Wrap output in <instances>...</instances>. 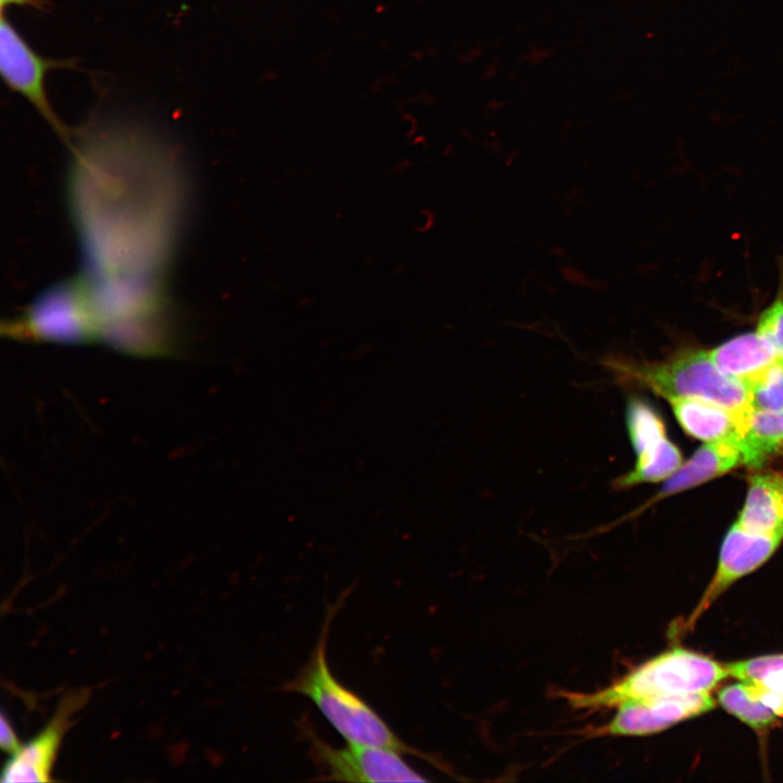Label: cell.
<instances>
[{
  "label": "cell",
  "instance_id": "obj_1",
  "mask_svg": "<svg viewBox=\"0 0 783 783\" xmlns=\"http://www.w3.org/2000/svg\"><path fill=\"white\" fill-rule=\"evenodd\" d=\"M76 139L69 195L84 277L108 296L163 294L184 203L173 149L120 122L85 126Z\"/></svg>",
  "mask_w": 783,
  "mask_h": 783
},
{
  "label": "cell",
  "instance_id": "obj_2",
  "mask_svg": "<svg viewBox=\"0 0 783 783\" xmlns=\"http://www.w3.org/2000/svg\"><path fill=\"white\" fill-rule=\"evenodd\" d=\"M604 365L625 387L645 388L666 400L691 397L716 402L734 412L746 430L755 412L744 385L723 374L706 349L682 348L658 361L610 356Z\"/></svg>",
  "mask_w": 783,
  "mask_h": 783
},
{
  "label": "cell",
  "instance_id": "obj_3",
  "mask_svg": "<svg viewBox=\"0 0 783 783\" xmlns=\"http://www.w3.org/2000/svg\"><path fill=\"white\" fill-rule=\"evenodd\" d=\"M726 678L730 675L725 663L675 646L642 662L608 686L591 693L562 691L559 697L573 710L593 712L614 709L631 700L711 693Z\"/></svg>",
  "mask_w": 783,
  "mask_h": 783
},
{
  "label": "cell",
  "instance_id": "obj_4",
  "mask_svg": "<svg viewBox=\"0 0 783 783\" xmlns=\"http://www.w3.org/2000/svg\"><path fill=\"white\" fill-rule=\"evenodd\" d=\"M337 610L338 604L328 610L308 662L282 689L308 697L348 743L376 746L424 758V754L401 741L366 701L343 685L332 673L326 646L331 623Z\"/></svg>",
  "mask_w": 783,
  "mask_h": 783
},
{
  "label": "cell",
  "instance_id": "obj_5",
  "mask_svg": "<svg viewBox=\"0 0 783 783\" xmlns=\"http://www.w3.org/2000/svg\"><path fill=\"white\" fill-rule=\"evenodd\" d=\"M8 335L17 339L86 343L100 338V325L90 288L84 277L67 279L44 291L16 321Z\"/></svg>",
  "mask_w": 783,
  "mask_h": 783
},
{
  "label": "cell",
  "instance_id": "obj_6",
  "mask_svg": "<svg viewBox=\"0 0 783 783\" xmlns=\"http://www.w3.org/2000/svg\"><path fill=\"white\" fill-rule=\"evenodd\" d=\"M627 435L635 452L634 467L613 482L618 490L669 478L683 463L659 413L645 400L633 397L625 410Z\"/></svg>",
  "mask_w": 783,
  "mask_h": 783
},
{
  "label": "cell",
  "instance_id": "obj_7",
  "mask_svg": "<svg viewBox=\"0 0 783 783\" xmlns=\"http://www.w3.org/2000/svg\"><path fill=\"white\" fill-rule=\"evenodd\" d=\"M312 757L324 772V780L340 782H424L396 750L348 743L337 748L303 726Z\"/></svg>",
  "mask_w": 783,
  "mask_h": 783
},
{
  "label": "cell",
  "instance_id": "obj_8",
  "mask_svg": "<svg viewBox=\"0 0 783 783\" xmlns=\"http://www.w3.org/2000/svg\"><path fill=\"white\" fill-rule=\"evenodd\" d=\"M783 542V530L756 533L742 527L736 521L726 532L711 580L698 602L681 625V632L694 629L701 616L734 583L763 566Z\"/></svg>",
  "mask_w": 783,
  "mask_h": 783
},
{
  "label": "cell",
  "instance_id": "obj_9",
  "mask_svg": "<svg viewBox=\"0 0 783 783\" xmlns=\"http://www.w3.org/2000/svg\"><path fill=\"white\" fill-rule=\"evenodd\" d=\"M72 62L42 58L23 39L1 11L0 72L7 86L22 95L65 140L71 135L54 114L47 97L45 79L52 69L70 67Z\"/></svg>",
  "mask_w": 783,
  "mask_h": 783
},
{
  "label": "cell",
  "instance_id": "obj_10",
  "mask_svg": "<svg viewBox=\"0 0 783 783\" xmlns=\"http://www.w3.org/2000/svg\"><path fill=\"white\" fill-rule=\"evenodd\" d=\"M717 699L712 694L697 693L652 699L625 701L605 724L584 730L589 737L647 736L711 711Z\"/></svg>",
  "mask_w": 783,
  "mask_h": 783
},
{
  "label": "cell",
  "instance_id": "obj_11",
  "mask_svg": "<svg viewBox=\"0 0 783 783\" xmlns=\"http://www.w3.org/2000/svg\"><path fill=\"white\" fill-rule=\"evenodd\" d=\"M87 700V691L69 693L44 730L12 755L2 770L1 782H49L50 773L61 739L70 728L72 716Z\"/></svg>",
  "mask_w": 783,
  "mask_h": 783
},
{
  "label": "cell",
  "instance_id": "obj_12",
  "mask_svg": "<svg viewBox=\"0 0 783 783\" xmlns=\"http://www.w3.org/2000/svg\"><path fill=\"white\" fill-rule=\"evenodd\" d=\"M747 465L743 434L734 432L722 438L705 442L693 456L664 481L662 488L636 512L673 496Z\"/></svg>",
  "mask_w": 783,
  "mask_h": 783
},
{
  "label": "cell",
  "instance_id": "obj_13",
  "mask_svg": "<svg viewBox=\"0 0 783 783\" xmlns=\"http://www.w3.org/2000/svg\"><path fill=\"white\" fill-rule=\"evenodd\" d=\"M736 522L756 533L783 530V472L759 470L748 476L746 498Z\"/></svg>",
  "mask_w": 783,
  "mask_h": 783
},
{
  "label": "cell",
  "instance_id": "obj_14",
  "mask_svg": "<svg viewBox=\"0 0 783 783\" xmlns=\"http://www.w3.org/2000/svg\"><path fill=\"white\" fill-rule=\"evenodd\" d=\"M667 401L681 427L694 438L711 442L734 432H746L745 423L734 412L716 402L691 397Z\"/></svg>",
  "mask_w": 783,
  "mask_h": 783
},
{
  "label": "cell",
  "instance_id": "obj_15",
  "mask_svg": "<svg viewBox=\"0 0 783 783\" xmlns=\"http://www.w3.org/2000/svg\"><path fill=\"white\" fill-rule=\"evenodd\" d=\"M708 353L723 374L741 383L779 359L771 345L756 331L734 336L709 349Z\"/></svg>",
  "mask_w": 783,
  "mask_h": 783
},
{
  "label": "cell",
  "instance_id": "obj_16",
  "mask_svg": "<svg viewBox=\"0 0 783 783\" xmlns=\"http://www.w3.org/2000/svg\"><path fill=\"white\" fill-rule=\"evenodd\" d=\"M717 703L759 735L768 733L779 723V717L750 692L744 681L720 688Z\"/></svg>",
  "mask_w": 783,
  "mask_h": 783
},
{
  "label": "cell",
  "instance_id": "obj_17",
  "mask_svg": "<svg viewBox=\"0 0 783 783\" xmlns=\"http://www.w3.org/2000/svg\"><path fill=\"white\" fill-rule=\"evenodd\" d=\"M743 438L748 467H760L783 446V409L754 412Z\"/></svg>",
  "mask_w": 783,
  "mask_h": 783
},
{
  "label": "cell",
  "instance_id": "obj_18",
  "mask_svg": "<svg viewBox=\"0 0 783 783\" xmlns=\"http://www.w3.org/2000/svg\"><path fill=\"white\" fill-rule=\"evenodd\" d=\"M754 411L783 409V359L742 382Z\"/></svg>",
  "mask_w": 783,
  "mask_h": 783
},
{
  "label": "cell",
  "instance_id": "obj_19",
  "mask_svg": "<svg viewBox=\"0 0 783 783\" xmlns=\"http://www.w3.org/2000/svg\"><path fill=\"white\" fill-rule=\"evenodd\" d=\"M755 331L771 345L776 356L783 359V268L775 296L759 313Z\"/></svg>",
  "mask_w": 783,
  "mask_h": 783
},
{
  "label": "cell",
  "instance_id": "obj_20",
  "mask_svg": "<svg viewBox=\"0 0 783 783\" xmlns=\"http://www.w3.org/2000/svg\"><path fill=\"white\" fill-rule=\"evenodd\" d=\"M744 682L763 705L776 717L783 718V668L771 670L757 680Z\"/></svg>",
  "mask_w": 783,
  "mask_h": 783
},
{
  "label": "cell",
  "instance_id": "obj_21",
  "mask_svg": "<svg viewBox=\"0 0 783 783\" xmlns=\"http://www.w3.org/2000/svg\"><path fill=\"white\" fill-rule=\"evenodd\" d=\"M726 668L730 678L738 681H753L771 670L783 668V654L762 655L726 662Z\"/></svg>",
  "mask_w": 783,
  "mask_h": 783
},
{
  "label": "cell",
  "instance_id": "obj_22",
  "mask_svg": "<svg viewBox=\"0 0 783 783\" xmlns=\"http://www.w3.org/2000/svg\"><path fill=\"white\" fill-rule=\"evenodd\" d=\"M1 735L0 745L2 750L7 751L11 756L16 754L22 745L20 744L11 723L7 720L4 713H1Z\"/></svg>",
  "mask_w": 783,
  "mask_h": 783
},
{
  "label": "cell",
  "instance_id": "obj_23",
  "mask_svg": "<svg viewBox=\"0 0 783 783\" xmlns=\"http://www.w3.org/2000/svg\"><path fill=\"white\" fill-rule=\"evenodd\" d=\"M10 5H20V7H30L35 8L37 10H45L47 5L46 0H0V8L1 11H4L7 7Z\"/></svg>",
  "mask_w": 783,
  "mask_h": 783
}]
</instances>
